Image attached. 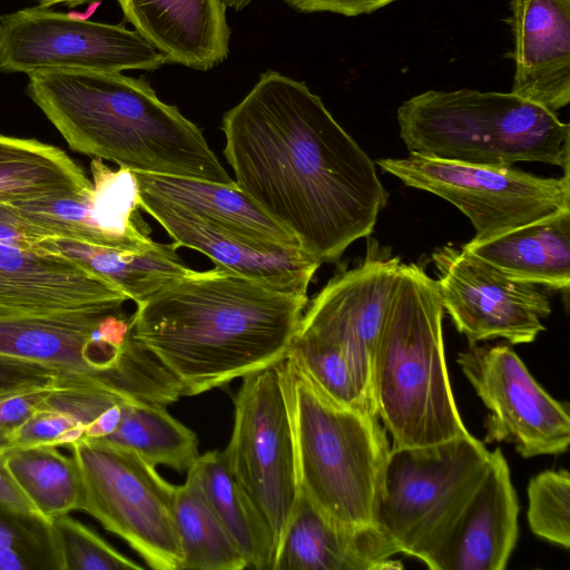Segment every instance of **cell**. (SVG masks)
Masks as SVG:
<instances>
[{
	"mask_svg": "<svg viewBox=\"0 0 570 570\" xmlns=\"http://www.w3.org/2000/svg\"><path fill=\"white\" fill-rule=\"evenodd\" d=\"M81 480L82 508L155 570H180L174 517L176 485L137 453L80 438L68 446Z\"/></svg>",
	"mask_w": 570,
	"mask_h": 570,
	"instance_id": "cell-9",
	"label": "cell"
},
{
	"mask_svg": "<svg viewBox=\"0 0 570 570\" xmlns=\"http://www.w3.org/2000/svg\"><path fill=\"white\" fill-rule=\"evenodd\" d=\"M307 303L222 266L191 269L136 304L132 335L193 396L285 360Z\"/></svg>",
	"mask_w": 570,
	"mask_h": 570,
	"instance_id": "cell-2",
	"label": "cell"
},
{
	"mask_svg": "<svg viewBox=\"0 0 570 570\" xmlns=\"http://www.w3.org/2000/svg\"><path fill=\"white\" fill-rule=\"evenodd\" d=\"M438 287L444 311L471 345L501 337L511 344L533 342L551 314L538 285L512 279L451 244L434 249Z\"/></svg>",
	"mask_w": 570,
	"mask_h": 570,
	"instance_id": "cell-14",
	"label": "cell"
},
{
	"mask_svg": "<svg viewBox=\"0 0 570 570\" xmlns=\"http://www.w3.org/2000/svg\"><path fill=\"white\" fill-rule=\"evenodd\" d=\"M283 361L242 377L223 451L228 469L269 524L276 548L299 492Z\"/></svg>",
	"mask_w": 570,
	"mask_h": 570,
	"instance_id": "cell-11",
	"label": "cell"
},
{
	"mask_svg": "<svg viewBox=\"0 0 570 570\" xmlns=\"http://www.w3.org/2000/svg\"><path fill=\"white\" fill-rule=\"evenodd\" d=\"M4 465L42 517L52 521L82 508V487L72 455L57 446L1 449Z\"/></svg>",
	"mask_w": 570,
	"mask_h": 570,
	"instance_id": "cell-29",
	"label": "cell"
},
{
	"mask_svg": "<svg viewBox=\"0 0 570 570\" xmlns=\"http://www.w3.org/2000/svg\"><path fill=\"white\" fill-rule=\"evenodd\" d=\"M0 570H63L52 521L0 507Z\"/></svg>",
	"mask_w": 570,
	"mask_h": 570,
	"instance_id": "cell-32",
	"label": "cell"
},
{
	"mask_svg": "<svg viewBox=\"0 0 570 570\" xmlns=\"http://www.w3.org/2000/svg\"><path fill=\"white\" fill-rule=\"evenodd\" d=\"M52 525L62 553L63 570L144 569L69 514L55 518Z\"/></svg>",
	"mask_w": 570,
	"mask_h": 570,
	"instance_id": "cell-34",
	"label": "cell"
},
{
	"mask_svg": "<svg viewBox=\"0 0 570 570\" xmlns=\"http://www.w3.org/2000/svg\"><path fill=\"white\" fill-rule=\"evenodd\" d=\"M492 459L470 433L422 446H392L374 524L399 552L431 554L487 473Z\"/></svg>",
	"mask_w": 570,
	"mask_h": 570,
	"instance_id": "cell-7",
	"label": "cell"
},
{
	"mask_svg": "<svg viewBox=\"0 0 570 570\" xmlns=\"http://www.w3.org/2000/svg\"><path fill=\"white\" fill-rule=\"evenodd\" d=\"M444 308L436 281L401 264L376 343L373 395L392 446H422L469 434L451 389Z\"/></svg>",
	"mask_w": 570,
	"mask_h": 570,
	"instance_id": "cell-4",
	"label": "cell"
},
{
	"mask_svg": "<svg viewBox=\"0 0 570 570\" xmlns=\"http://www.w3.org/2000/svg\"><path fill=\"white\" fill-rule=\"evenodd\" d=\"M410 153L488 167L538 161L570 167V127L512 92L428 90L397 109Z\"/></svg>",
	"mask_w": 570,
	"mask_h": 570,
	"instance_id": "cell-5",
	"label": "cell"
},
{
	"mask_svg": "<svg viewBox=\"0 0 570 570\" xmlns=\"http://www.w3.org/2000/svg\"><path fill=\"white\" fill-rule=\"evenodd\" d=\"M0 507L30 515H40L35 504L23 493L4 465L0 450ZM45 518V517H43Z\"/></svg>",
	"mask_w": 570,
	"mask_h": 570,
	"instance_id": "cell-39",
	"label": "cell"
},
{
	"mask_svg": "<svg viewBox=\"0 0 570 570\" xmlns=\"http://www.w3.org/2000/svg\"><path fill=\"white\" fill-rule=\"evenodd\" d=\"M60 382L50 386H29L0 393V450L7 435L40 409Z\"/></svg>",
	"mask_w": 570,
	"mask_h": 570,
	"instance_id": "cell-36",
	"label": "cell"
},
{
	"mask_svg": "<svg viewBox=\"0 0 570 570\" xmlns=\"http://www.w3.org/2000/svg\"><path fill=\"white\" fill-rule=\"evenodd\" d=\"M90 1L94 0H39V7L49 9L50 7L58 3H65L69 7H76Z\"/></svg>",
	"mask_w": 570,
	"mask_h": 570,
	"instance_id": "cell-41",
	"label": "cell"
},
{
	"mask_svg": "<svg viewBox=\"0 0 570 570\" xmlns=\"http://www.w3.org/2000/svg\"><path fill=\"white\" fill-rule=\"evenodd\" d=\"M41 247L63 255L119 289L136 304L188 274L174 244L157 243L146 252L119 250L40 235Z\"/></svg>",
	"mask_w": 570,
	"mask_h": 570,
	"instance_id": "cell-26",
	"label": "cell"
},
{
	"mask_svg": "<svg viewBox=\"0 0 570 570\" xmlns=\"http://www.w3.org/2000/svg\"><path fill=\"white\" fill-rule=\"evenodd\" d=\"M401 264L400 257L368 240L365 258L335 275L308 301L298 328L341 347L374 406V354Z\"/></svg>",
	"mask_w": 570,
	"mask_h": 570,
	"instance_id": "cell-15",
	"label": "cell"
},
{
	"mask_svg": "<svg viewBox=\"0 0 570 570\" xmlns=\"http://www.w3.org/2000/svg\"><path fill=\"white\" fill-rule=\"evenodd\" d=\"M456 361L491 412L485 421V442L513 444L523 458L560 454L568 450V406L534 380L509 345H471Z\"/></svg>",
	"mask_w": 570,
	"mask_h": 570,
	"instance_id": "cell-13",
	"label": "cell"
},
{
	"mask_svg": "<svg viewBox=\"0 0 570 570\" xmlns=\"http://www.w3.org/2000/svg\"><path fill=\"white\" fill-rule=\"evenodd\" d=\"M518 498L501 449L444 537L424 561L432 570H503L518 540Z\"/></svg>",
	"mask_w": 570,
	"mask_h": 570,
	"instance_id": "cell-19",
	"label": "cell"
},
{
	"mask_svg": "<svg viewBox=\"0 0 570 570\" xmlns=\"http://www.w3.org/2000/svg\"><path fill=\"white\" fill-rule=\"evenodd\" d=\"M512 94L552 112L570 101V0H512Z\"/></svg>",
	"mask_w": 570,
	"mask_h": 570,
	"instance_id": "cell-21",
	"label": "cell"
},
{
	"mask_svg": "<svg viewBox=\"0 0 570 570\" xmlns=\"http://www.w3.org/2000/svg\"><path fill=\"white\" fill-rule=\"evenodd\" d=\"M91 186L70 195L12 205L40 235L119 250L146 252L157 243L142 219L135 174L114 170L101 159L90 164Z\"/></svg>",
	"mask_w": 570,
	"mask_h": 570,
	"instance_id": "cell-17",
	"label": "cell"
},
{
	"mask_svg": "<svg viewBox=\"0 0 570 570\" xmlns=\"http://www.w3.org/2000/svg\"><path fill=\"white\" fill-rule=\"evenodd\" d=\"M86 425L71 413L45 404L24 423L10 432L6 448L17 446H69L83 436Z\"/></svg>",
	"mask_w": 570,
	"mask_h": 570,
	"instance_id": "cell-35",
	"label": "cell"
},
{
	"mask_svg": "<svg viewBox=\"0 0 570 570\" xmlns=\"http://www.w3.org/2000/svg\"><path fill=\"white\" fill-rule=\"evenodd\" d=\"M102 441L130 450L155 466L179 472L200 455L196 434L171 416L166 405L153 402L126 400L118 426Z\"/></svg>",
	"mask_w": 570,
	"mask_h": 570,
	"instance_id": "cell-28",
	"label": "cell"
},
{
	"mask_svg": "<svg viewBox=\"0 0 570 570\" xmlns=\"http://www.w3.org/2000/svg\"><path fill=\"white\" fill-rule=\"evenodd\" d=\"M237 187L321 263L372 234L387 193L304 81L267 70L222 121Z\"/></svg>",
	"mask_w": 570,
	"mask_h": 570,
	"instance_id": "cell-1",
	"label": "cell"
},
{
	"mask_svg": "<svg viewBox=\"0 0 570 570\" xmlns=\"http://www.w3.org/2000/svg\"><path fill=\"white\" fill-rule=\"evenodd\" d=\"M283 374L299 489L336 522L374 524L391 450L380 417L326 396L288 355Z\"/></svg>",
	"mask_w": 570,
	"mask_h": 570,
	"instance_id": "cell-6",
	"label": "cell"
},
{
	"mask_svg": "<svg viewBox=\"0 0 570 570\" xmlns=\"http://www.w3.org/2000/svg\"><path fill=\"white\" fill-rule=\"evenodd\" d=\"M139 206L167 232L177 247H187L225 267L273 288L307 295L321 262L298 245L254 240L206 224L158 198L139 193Z\"/></svg>",
	"mask_w": 570,
	"mask_h": 570,
	"instance_id": "cell-18",
	"label": "cell"
},
{
	"mask_svg": "<svg viewBox=\"0 0 570 570\" xmlns=\"http://www.w3.org/2000/svg\"><path fill=\"white\" fill-rule=\"evenodd\" d=\"M461 247L512 279L569 289L570 209Z\"/></svg>",
	"mask_w": 570,
	"mask_h": 570,
	"instance_id": "cell-24",
	"label": "cell"
},
{
	"mask_svg": "<svg viewBox=\"0 0 570 570\" xmlns=\"http://www.w3.org/2000/svg\"><path fill=\"white\" fill-rule=\"evenodd\" d=\"M63 377L55 367L18 357L0 355V393L29 386H50Z\"/></svg>",
	"mask_w": 570,
	"mask_h": 570,
	"instance_id": "cell-37",
	"label": "cell"
},
{
	"mask_svg": "<svg viewBox=\"0 0 570 570\" xmlns=\"http://www.w3.org/2000/svg\"><path fill=\"white\" fill-rule=\"evenodd\" d=\"M27 76L28 96L72 150L134 171L236 185L202 130L144 79L71 68Z\"/></svg>",
	"mask_w": 570,
	"mask_h": 570,
	"instance_id": "cell-3",
	"label": "cell"
},
{
	"mask_svg": "<svg viewBox=\"0 0 570 570\" xmlns=\"http://www.w3.org/2000/svg\"><path fill=\"white\" fill-rule=\"evenodd\" d=\"M134 174L140 194L164 200L206 224L254 240L299 246L287 229L262 212L237 185L145 171Z\"/></svg>",
	"mask_w": 570,
	"mask_h": 570,
	"instance_id": "cell-23",
	"label": "cell"
},
{
	"mask_svg": "<svg viewBox=\"0 0 570 570\" xmlns=\"http://www.w3.org/2000/svg\"><path fill=\"white\" fill-rule=\"evenodd\" d=\"M392 541L375 525H347L323 513L299 489L278 541L272 570H386L403 568Z\"/></svg>",
	"mask_w": 570,
	"mask_h": 570,
	"instance_id": "cell-20",
	"label": "cell"
},
{
	"mask_svg": "<svg viewBox=\"0 0 570 570\" xmlns=\"http://www.w3.org/2000/svg\"><path fill=\"white\" fill-rule=\"evenodd\" d=\"M127 21L168 63L207 71L229 52L224 0H117Z\"/></svg>",
	"mask_w": 570,
	"mask_h": 570,
	"instance_id": "cell-22",
	"label": "cell"
},
{
	"mask_svg": "<svg viewBox=\"0 0 570 570\" xmlns=\"http://www.w3.org/2000/svg\"><path fill=\"white\" fill-rule=\"evenodd\" d=\"M125 302L66 313L0 305V355L38 362L66 380L122 389L146 377L150 354L132 336Z\"/></svg>",
	"mask_w": 570,
	"mask_h": 570,
	"instance_id": "cell-8",
	"label": "cell"
},
{
	"mask_svg": "<svg viewBox=\"0 0 570 570\" xmlns=\"http://www.w3.org/2000/svg\"><path fill=\"white\" fill-rule=\"evenodd\" d=\"M287 355L302 366L326 396L341 405L379 416L374 404L362 391L346 355L336 344L297 331Z\"/></svg>",
	"mask_w": 570,
	"mask_h": 570,
	"instance_id": "cell-31",
	"label": "cell"
},
{
	"mask_svg": "<svg viewBox=\"0 0 570 570\" xmlns=\"http://www.w3.org/2000/svg\"><path fill=\"white\" fill-rule=\"evenodd\" d=\"M12 205L0 204V305L32 313H66L128 298L75 261L40 246Z\"/></svg>",
	"mask_w": 570,
	"mask_h": 570,
	"instance_id": "cell-16",
	"label": "cell"
},
{
	"mask_svg": "<svg viewBox=\"0 0 570 570\" xmlns=\"http://www.w3.org/2000/svg\"><path fill=\"white\" fill-rule=\"evenodd\" d=\"M254 0H224L226 7L235 11H240L245 9Z\"/></svg>",
	"mask_w": 570,
	"mask_h": 570,
	"instance_id": "cell-42",
	"label": "cell"
},
{
	"mask_svg": "<svg viewBox=\"0 0 570 570\" xmlns=\"http://www.w3.org/2000/svg\"><path fill=\"white\" fill-rule=\"evenodd\" d=\"M166 58L136 30L41 7L0 17V72L71 68L155 71Z\"/></svg>",
	"mask_w": 570,
	"mask_h": 570,
	"instance_id": "cell-12",
	"label": "cell"
},
{
	"mask_svg": "<svg viewBox=\"0 0 570 570\" xmlns=\"http://www.w3.org/2000/svg\"><path fill=\"white\" fill-rule=\"evenodd\" d=\"M174 517L183 556L180 570L248 568L196 483L187 476L184 484L176 485Z\"/></svg>",
	"mask_w": 570,
	"mask_h": 570,
	"instance_id": "cell-30",
	"label": "cell"
},
{
	"mask_svg": "<svg viewBox=\"0 0 570 570\" xmlns=\"http://www.w3.org/2000/svg\"><path fill=\"white\" fill-rule=\"evenodd\" d=\"M301 12H333L347 17L370 13L397 0H284Z\"/></svg>",
	"mask_w": 570,
	"mask_h": 570,
	"instance_id": "cell-38",
	"label": "cell"
},
{
	"mask_svg": "<svg viewBox=\"0 0 570 570\" xmlns=\"http://www.w3.org/2000/svg\"><path fill=\"white\" fill-rule=\"evenodd\" d=\"M90 186L85 170L63 150L0 135V204L65 196Z\"/></svg>",
	"mask_w": 570,
	"mask_h": 570,
	"instance_id": "cell-27",
	"label": "cell"
},
{
	"mask_svg": "<svg viewBox=\"0 0 570 570\" xmlns=\"http://www.w3.org/2000/svg\"><path fill=\"white\" fill-rule=\"evenodd\" d=\"M528 522L539 538L569 549L570 476L566 469L547 470L533 476L528 485Z\"/></svg>",
	"mask_w": 570,
	"mask_h": 570,
	"instance_id": "cell-33",
	"label": "cell"
},
{
	"mask_svg": "<svg viewBox=\"0 0 570 570\" xmlns=\"http://www.w3.org/2000/svg\"><path fill=\"white\" fill-rule=\"evenodd\" d=\"M125 401V399L120 400L104 410L87 425L82 438L102 440L109 436L119 424Z\"/></svg>",
	"mask_w": 570,
	"mask_h": 570,
	"instance_id": "cell-40",
	"label": "cell"
},
{
	"mask_svg": "<svg viewBox=\"0 0 570 570\" xmlns=\"http://www.w3.org/2000/svg\"><path fill=\"white\" fill-rule=\"evenodd\" d=\"M377 165L404 185L453 204L472 223L471 242H484L570 209L569 170L539 177L511 167H488L410 153Z\"/></svg>",
	"mask_w": 570,
	"mask_h": 570,
	"instance_id": "cell-10",
	"label": "cell"
},
{
	"mask_svg": "<svg viewBox=\"0 0 570 570\" xmlns=\"http://www.w3.org/2000/svg\"><path fill=\"white\" fill-rule=\"evenodd\" d=\"M248 568L272 570L274 533L252 498L228 469L223 451H208L187 470Z\"/></svg>",
	"mask_w": 570,
	"mask_h": 570,
	"instance_id": "cell-25",
	"label": "cell"
}]
</instances>
